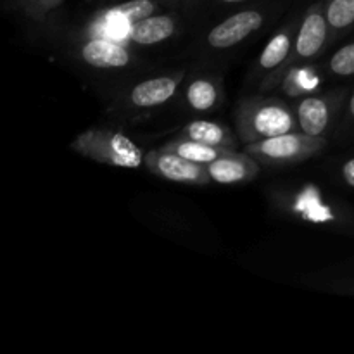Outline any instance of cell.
Returning <instances> with one entry per match:
<instances>
[{
	"mask_svg": "<svg viewBox=\"0 0 354 354\" xmlns=\"http://www.w3.org/2000/svg\"><path fill=\"white\" fill-rule=\"evenodd\" d=\"M71 147L86 158L121 168H138L144 162L140 147L120 131H86Z\"/></svg>",
	"mask_w": 354,
	"mask_h": 354,
	"instance_id": "6da1fadb",
	"label": "cell"
},
{
	"mask_svg": "<svg viewBox=\"0 0 354 354\" xmlns=\"http://www.w3.org/2000/svg\"><path fill=\"white\" fill-rule=\"evenodd\" d=\"M241 128L245 140L258 142L296 131V120L286 104L263 100L245 107L241 116Z\"/></svg>",
	"mask_w": 354,
	"mask_h": 354,
	"instance_id": "7a4b0ae2",
	"label": "cell"
},
{
	"mask_svg": "<svg viewBox=\"0 0 354 354\" xmlns=\"http://www.w3.org/2000/svg\"><path fill=\"white\" fill-rule=\"evenodd\" d=\"M324 145L325 140L322 137L289 131L277 137L251 142L248 145V152L268 162H297L313 156Z\"/></svg>",
	"mask_w": 354,
	"mask_h": 354,
	"instance_id": "3957f363",
	"label": "cell"
},
{
	"mask_svg": "<svg viewBox=\"0 0 354 354\" xmlns=\"http://www.w3.org/2000/svg\"><path fill=\"white\" fill-rule=\"evenodd\" d=\"M145 165L158 176L180 183H206L209 178L204 165L189 161L182 156L169 152L166 149L151 152L145 159Z\"/></svg>",
	"mask_w": 354,
	"mask_h": 354,
	"instance_id": "277c9868",
	"label": "cell"
},
{
	"mask_svg": "<svg viewBox=\"0 0 354 354\" xmlns=\"http://www.w3.org/2000/svg\"><path fill=\"white\" fill-rule=\"evenodd\" d=\"M263 24V16L256 10H244L235 16L228 17L223 23L218 24L216 28L209 31L207 41L214 48H228L237 45L249 35L259 30Z\"/></svg>",
	"mask_w": 354,
	"mask_h": 354,
	"instance_id": "5b68a950",
	"label": "cell"
},
{
	"mask_svg": "<svg viewBox=\"0 0 354 354\" xmlns=\"http://www.w3.org/2000/svg\"><path fill=\"white\" fill-rule=\"evenodd\" d=\"M207 175L218 183H241L252 180L258 175V165L249 156L234 154L232 151L225 152L213 162L206 165Z\"/></svg>",
	"mask_w": 354,
	"mask_h": 354,
	"instance_id": "8992f818",
	"label": "cell"
},
{
	"mask_svg": "<svg viewBox=\"0 0 354 354\" xmlns=\"http://www.w3.org/2000/svg\"><path fill=\"white\" fill-rule=\"evenodd\" d=\"M82 57L93 68H124L130 62V54L121 45L104 38H93L82 48Z\"/></svg>",
	"mask_w": 354,
	"mask_h": 354,
	"instance_id": "52a82bcc",
	"label": "cell"
},
{
	"mask_svg": "<svg viewBox=\"0 0 354 354\" xmlns=\"http://www.w3.org/2000/svg\"><path fill=\"white\" fill-rule=\"evenodd\" d=\"M178 86V80L159 76L142 82L131 90V102L137 107H154L171 99Z\"/></svg>",
	"mask_w": 354,
	"mask_h": 354,
	"instance_id": "ba28073f",
	"label": "cell"
},
{
	"mask_svg": "<svg viewBox=\"0 0 354 354\" xmlns=\"http://www.w3.org/2000/svg\"><path fill=\"white\" fill-rule=\"evenodd\" d=\"M328 120H330V109L325 100L317 99V97H308L301 100L297 107V123L304 133L320 137L327 130Z\"/></svg>",
	"mask_w": 354,
	"mask_h": 354,
	"instance_id": "9c48e42d",
	"label": "cell"
},
{
	"mask_svg": "<svg viewBox=\"0 0 354 354\" xmlns=\"http://www.w3.org/2000/svg\"><path fill=\"white\" fill-rule=\"evenodd\" d=\"M327 24L328 21L318 12H311L303 21L296 41V50L301 57H311L320 50L327 38Z\"/></svg>",
	"mask_w": 354,
	"mask_h": 354,
	"instance_id": "30bf717a",
	"label": "cell"
},
{
	"mask_svg": "<svg viewBox=\"0 0 354 354\" xmlns=\"http://www.w3.org/2000/svg\"><path fill=\"white\" fill-rule=\"evenodd\" d=\"M175 33V21L168 16H149L131 26L130 38L138 45H154Z\"/></svg>",
	"mask_w": 354,
	"mask_h": 354,
	"instance_id": "8fae6325",
	"label": "cell"
},
{
	"mask_svg": "<svg viewBox=\"0 0 354 354\" xmlns=\"http://www.w3.org/2000/svg\"><path fill=\"white\" fill-rule=\"evenodd\" d=\"M182 137L196 142H203V144L207 145H214V147L228 149V151L234 147V137H232L230 131L225 127H221V124L213 123V121L199 120L187 124Z\"/></svg>",
	"mask_w": 354,
	"mask_h": 354,
	"instance_id": "7c38bea8",
	"label": "cell"
},
{
	"mask_svg": "<svg viewBox=\"0 0 354 354\" xmlns=\"http://www.w3.org/2000/svg\"><path fill=\"white\" fill-rule=\"evenodd\" d=\"M166 151L175 152V154L182 156V158L189 159V161L199 162V165H209L214 159H218L220 156H223L225 152H228V149L223 147H214V145L203 144V142L190 140V138L182 137L180 140L171 142V144H166Z\"/></svg>",
	"mask_w": 354,
	"mask_h": 354,
	"instance_id": "4fadbf2b",
	"label": "cell"
},
{
	"mask_svg": "<svg viewBox=\"0 0 354 354\" xmlns=\"http://www.w3.org/2000/svg\"><path fill=\"white\" fill-rule=\"evenodd\" d=\"M156 9V3L152 0H130V2H124L121 6L113 7V9L107 12V17L111 19H120L124 23H138V21L145 19V17L151 16Z\"/></svg>",
	"mask_w": 354,
	"mask_h": 354,
	"instance_id": "5bb4252c",
	"label": "cell"
},
{
	"mask_svg": "<svg viewBox=\"0 0 354 354\" xmlns=\"http://www.w3.org/2000/svg\"><path fill=\"white\" fill-rule=\"evenodd\" d=\"M290 50V38L287 33H279L268 41V45L263 50L261 57H259V64L265 69H273L277 66L282 64L286 57L289 55Z\"/></svg>",
	"mask_w": 354,
	"mask_h": 354,
	"instance_id": "9a60e30c",
	"label": "cell"
},
{
	"mask_svg": "<svg viewBox=\"0 0 354 354\" xmlns=\"http://www.w3.org/2000/svg\"><path fill=\"white\" fill-rule=\"evenodd\" d=\"M187 99L194 109L207 111L216 104L218 92L213 83L207 80H196L194 83H190L189 90H187Z\"/></svg>",
	"mask_w": 354,
	"mask_h": 354,
	"instance_id": "2e32d148",
	"label": "cell"
},
{
	"mask_svg": "<svg viewBox=\"0 0 354 354\" xmlns=\"http://www.w3.org/2000/svg\"><path fill=\"white\" fill-rule=\"evenodd\" d=\"M327 21L332 28H348L354 23V0H332L327 9Z\"/></svg>",
	"mask_w": 354,
	"mask_h": 354,
	"instance_id": "e0dca14e",
	"label": "cell"
},
{
	"mask_svg": "<svg viewBox=\"0 0 354 354\" xmlns=\"http://www.w3.org/2000/svg\"><path fill=\"white\" fill-rule=\"evenodd\" d=\"M330 69L339 76L354 75V41L335 52L330 59Z\"/></svg>",
	"mask_w": 354,
	"mask_h": 354,
	"instance_id": "ac0fdd59",
	"label": "cell"
},
{
	"mask_svg": "<svg viewBox=\"0 0 354 354\" xmlns=\"http://www.w3.org/2000/svg\"><path fill=\"white\" fill-rule=\"evenodd\" d=\"M342 176H344L346 183L354 189V158L342 166Z\"/></svg>",
	"mask_w": 354,
	"mask_h": 354,
	"instance_id": "d6986e66",
	"label": "cell"
},
{
	"mask_svg": "<svg viewBox=\"0 0 354 354\" xmlns=\"http://www.w3.org/2000/svg\"><path fill=\"white\" fill-rule=\"evenodd\" d=\"M349 113H351V116L354 118V93H353L351 100H349Z\"/></svg>",
	"mask_w": 354,
	"mask_h": 354,
	"instance_id": "ffe728a7",
	"label": "cell"
},
{
	"mask_svg": "<svg viewBox=\"0 0 354 354\" xmlns=\"http://www.w3.org/2000/svg\"><path fill=\"white\" fill-rule=\"evenodd\" d=\"M223 2H242V0H223Z\"/></svg>",
	"mask_w": 354,
	"mask_h": 354,
	"instance_id": "44dd1931",
	"label": "cell"
}]
</instances>
